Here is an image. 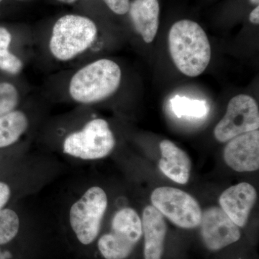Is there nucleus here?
<instances>
[{
  "label": "nucleus",
  "mask_w": 259,
  "mask_h": 259,
  "mask_svg": "<svg viewBox=\"0 0 259 259\" xmlns=\"http://www.w3.org/2000/svg\"><path fill=\"white\" fill-rule=\"evenodd\" d=\"M28 127V120L23 112H10L0 117V148L8 147L18 141Z\"/></svg>",
  "instance_id": "15"
},
{
  "label": "nucleus",
  "mask_w": 259,
  "mask_h": 259,
  "mask_svg": "<svg viewBox=\"0 0 259 259\" xmlns=\"http://www.w3.org/2000/svg\"><path fill=\"white\" fill-rule=\"evenodd\" d=\"M153 207L180 228L192 229L200 225L202 209L190 194L169 187L156 188L151 194Z\"/></svg>",
  "instance_id": "7"
},
{
  "label": "nucleus",
  "mask_w": 259,
  "mask_h": 259,
  "mask_svg": "<svg viewBox=\"0 0 259 259\" xmlns=\"http://www.w3.org/2000/svg\"><path fill=\"white\" fill-rule=\"evenodd\" d=\"M145 259H161L167 226L164 216L153 206L144 209L142 218Z\"/></svg>",
  "instance_id": "12"
},
{
  "label": "nucleus",
  "mask_w": 259,
  "mask_h": 259,
  "mask_svg": "<svg viewBox=\"0 0 259 259\" xmlns=\"http://www.w3.org/2000/svg\"><path fill=\"white\" fill-rule=\"evenodd\" d=\"M115 136L106 120L94 119L65 139L64 152L83 160L105 158L113 151Z\"/></svg>",
  "instance_id": "5"
},
{
  "label": "nucleus",
  "mask_w": 259,
  "mask_h": 259,
  "mask_svg": "<svg viewBox=\"0 0 259 259\" xmlns=\"http://www.w3.org/2000/svg\"><path fill=\"white\" fill-rule=\"evenodd\" d=\"M20 220L17 213L10 209H0V245L6 244L17 236Z\"/></svg>",
  "instance_id": "18"
},
{
  "label": "nucleus",
  "mask_w": 259,
  "mask_h": 259,
  "mask_svg": "<svg viewBox=\"0 0 259 259\" xmlns=\"http://www.w3.org/2000/svg\"><path fill=\"white\" fill-rule=\"evenodd\" d=\"M250 21L252 23L258 25L259 23V7L257 6L253 11L250 13L249 16Z\"/></svg>",
  "instance_id": "22"
},
{
  "label": "nucleus",
  "mask_w": 259,
  "mask_h": 259,
  "mask_svg": "<svg viewBox=\"0 0 259 259\" xmlns=\"http://www.w3.org/2000/svg\"><path fill=\"white\" fill-rule=\"evenodd\" d=\"M257 192L254 187L246 182L232 186L220 197L221 209L238 227H244L248 222L250 211L255 205Z\"/></svg>",
  "instance_id": "11"
},
{
  "label": "nucleus",
  "mask_w": 259,
  "mask_h": 259,
  "mask_svg": "<svg viewBox=\"0 0 259 259\" xmlns=\"http://www.w3.org/2000/svg\"><path fill=\"white\" fill-rule=\"evenodd\" d=\"M18 103L19 93L14 85L0 83V117L14 111Z\"/></svg>",
  "instance_id": "19"
},
{
  "label": "nucleus",
  "mask_w": 259,
  "mask_h": 259,
  "mask_svg": "<svg viewBox=\"0 0 259 259\" xmlns=\"http://www.w3.org/2000/svg\"><path fill=\"white\" fill-rule=\"evenodd\" d=\"M107 207V194L99 187L89 189L73 204L70 209V223L82 244H90L96 239Z\"/></svg>",
  "instance_id": "6"
},
{
  "label": "nucleus",
  "mask_w": 259,
  "mask_h": 259,
  "mask_svg": "<svg viewBox=\"0 0 259 259\" xmlns=\"http://www.w3.org/2000/svg\"><path fill=\"white\" fill-rule=\"evenodd\" d=\"M172 111L181 118L182 117L202 118L207 115L208 107L204 100H192L179 95L170 100Z\"/></svg>",
  "instance_id": "16"
},
{
  "label": "nucleus",
  "mask_w": 259,
  "mask_h": 259,
  "mask_svg": "<svg viewBox=\"0 0 259 259\" xmlns=\"http://www.w3.org/2000/svg\"><path fill=\"white\" fill-rule=\"evenodd\" d=\"M258 127V104L249 95H238L228 102L224 117L214 127V135L219 142L226 143Z\"/></svg>",
  "instance_id": "8"
},
{
  "label": "nucleus",
  "mask_w": 259,
  "mask_h": 259,
  "mask_svg": "<svg viewBox=\"0 0 259 259\" xmlns=\"http://www.w3.org/2000/svg\"><path fill=\"white\" fill-rule=\"evenodd\" d=\"M136 29L146 44H151L157 34L160 8L158 0H134L129 9Z\"/></svg>",
  "instance_id": "14"
},
{
  "label": "nucleus",
  "mask_w": 259,
  "mask_h": 259,
  "mask_svg": "<svg viewBox=\"0 0 259 259\" xmlns=\"http://www.w3.org/2000/svg\"><path fill=\"white\" fill-rule=\"evenodd\" d=\"M2 1H3V0H0V3H1Z\"/></svg>",
  "instance_id": "26"
},
{
  "label": "nucleus",
  "mask_w": 259,
  "mask_h": 259,
  "mask_svg": "<svg viewBox=\"0 0 259 259\" xmlns=\"http://www.w3.org/2000/svg\"><path fill=\"white\" fill-rule=\"evenodd\" d=\"M121 78L122 71L117 63L110 59H100L83 66L72 76L69 94L79 103H97L116 93Z\"/></svg>",
  "instance_id": "2"
},
{
  "label": "nucleus",
  "mask_w": 259,
  "mask_h": 259,
  "mask_svg": "<svg viewBox=\"0 0 259 259\" xmlns=\"http://www.w3.org/2000/svg\"><path fill=\"white\" fill-rule=\"evenodd\" d=\"M172 60L182 74L196 77L205 71L211 59L207 34L198 23L182 20L172 25L168 33Z\"/></svg>",
  "instance_id": "1"
},
{
  "label": "nucleus",
  "mask_w": 259,
  "mask_h": 259,
  "mask_svg": "<svg viewBox=\"0 0 259 259\" xmlns=\"http://www.w3.org/2000/svg\"><path fill=\"white\" fill-rule=\"evenodd\" d=\"M250 2L252 4L258 5L259 0H250Z\"/></svg>",
  "instance_id": "25"
},
{
  "label": "nucleus",
  "mask_w": 259,
  "mask_h": 259,
  "mask_svg": "<svg viewBox=\"0 0 259 259\" xmlns=\"http://www.w3.org/2000/svg\"><path fill=\"white\" fill-rule=\"evenodd\" d=\"M223 157L227 165L235 171L250 172L258 170V130L239 135L228 141Z\"/></svg>",
  "instance_id": "10"
},
{
  "label": "nucleus",
  "mask_w": 259,
  "mask_h": 259,
  "mask_svg": "<svg viewBox=\"0 0 259 259\" xmlns=\"http://www.w3.org/2000/svg\"><path fill=\"white\" fill-rule=\"evenodd\" d=\"M97 35L96 25L90 18L81 15H64L53 28L49 49L58 60H71L88 50Z\"/></svg>",
  "instance_id": "3"
},
{
  "label": "nucleus",
  "mask_w": 259,
  "mask_h": 259,
  "mask_svg": "<svg viewBox=\"0 0 259 259\" xmlns=\"http://www.w3.org/2000/svg\"><path fill=\"white\" fill-rule=\"evenodd\" d=\"M12 36L10 32L0 27V69L10 74H18L23 69L22 61L10 52Z\"/></svg>",
  "instance_id": "17"
},
{
  "label": "nucleus",
  "mask_w": 259,
  "mask_h": 259,
  "mask_svg": "<svg viewBox=\"0 0 259 259\" xmlns=\"http://www.w3.org/2000/svg\"><path fill=\"white\" fill-rule=\"evenodd\" d=\"M11 190L9 186L4 182H0V209L3 208L10 198Z\"/></svg>",
  "instance_id": "21"
},
{
  "label": "nucleus",
  "mask_w": 259,
  "mask_h": 259,
  "mask_svg": "<svg viewBox=\"0 0 259 259\" xmlns=\"http://www.w3.org/2000/svg\"><path fill=\"white\" fill-rule=\"evenodd\" d=\"M161 158L158 167L170 180L185 185L190 179L192 162L188 155L171 141L163 140L159 145Z\"/></svg>",
  "instance_id": "13"
},
{
  "label": "nucleus",
  "mask_w": 259,
  "mask_h": 259,
  "mask_svg": "<svg viewBox=\"0 0 259 259\" xmlns=\"http://www.w3.org/2000/svg\"><path fill=\"white\" fill-rule=\"evenodd\" d=\"M142 236V222L139 214L134 209L125 207L115 213L111 231L99 240V250L105 259H125Z\"/></svg>",
  "instance_id": "4"
},
{
  "label": "nucleus",
  "mask_w": 259,
  "mask_h": 259,
  "mask_svg": "<svg viewBox=\"0 0 259 259\" xmlns=\"http://www.w3.org/2000/svg\"><path fill=\"white\" fill-rule=\"evenodd\" d=\"M0 259H8L3 252L0 251Z\"/></svg>",
  "instance_id": "24"
},
{
  "label": "nucleus",
  "mask_w": 259,
  "mask_h": 259,
  "mask_svg": "<svg viewBox=\"0 0 259 259\" xmlns=\"http://www.w3.org/2000/svg\"><path fill=\"white\" fill-rule=\"evenodd\" d=\"M61 3H67V4H71V3H74L76 0H59Z\"/></svg>",
  "instance_id": "23"
},
{
  "label": "nucleus",
  "mask_w": 259,
  "mask_h": 259,
  "mask_svg": "<svg viewBox=\"0 0 259 259\" xmlns=\"http://www.w3.org/2000/svg\"><path fill=\"white\" fill-rule=\"evenodd\" d=\"M112 12L117 15H125L129 11L130 0H103Z\"/></svg>",
  "instance_id": "20"
},
{
  "label": "nucleus",
  "mask_w": 259,
  "mask_h": 259,
  "mask_svg": "<svg viewBox=\"0 0 259 259\" xmlns=\"http://www.w3.org/2000/svg\"><path fill=\"white\" fill-rule=\"evenodd\" d=\"M200 233L209 250H221L236 243L241 238L239 227L227 215L221 207H212L202 212Z\"/></svg>",
  "instance_id": "9"
}]
</instances>
